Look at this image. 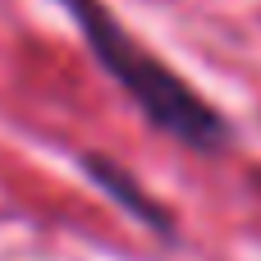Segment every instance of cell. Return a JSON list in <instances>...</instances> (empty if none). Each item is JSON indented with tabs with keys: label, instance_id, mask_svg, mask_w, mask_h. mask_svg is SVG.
I'll return each mask as SVG.
<instances>
[{
	"label": "cell",
	"instance_id": "6da1fadb",
	"mask_svg": "<svg viewBox=\"0 0 261 261\" xmlns=\"http://www.w3.org/2000/svg\"><path fill=\"white\" fill-rule=\"evenodd\" d=\"M60 5L69 9L73 28L83 32L92 60L115 78V87L138 106V115L156 133H165L179 147L202 151V156H216V151L234 147V124L188 78H179L156 50H147L110 14V5H101V0H60Z\"/></svg>",
	"mask_w": 261,
	"mask_h": 261
},
{
	"label": "cell",
	"instance_id": "7a4b0ae2",
	"mask_svg": "<svg viewBox=\"0 0 261 261\" xmlns=\"http://www.w3.org/2000/svg\"><path fill=\"white\" fill-rule=\"evenodd\" d=\"M83 170H87V179L101 188V193H110V202H119L138 225H147L151 234H161L165 243H174V216L124 170V165H115V161H106V156H96V151H87L83 156Z\"/></svg>",
	"mask_w": 261,
	"mask_h": 261
},
{
	"label": "cell",
	"instance_id": "3957f363",
	"mask_svg": "<svg viewBox=\"0 0 261 261\" xmlns=\"http://www.w3.org/2000/svg\"><path fill=\"white\" fill-rule=\"evenodd\" d=\"M252 184H257V188H261V174H252Z\"/></svg>",
	"mask_w": 261,
	"mask_h": 261
}]
</instances>
